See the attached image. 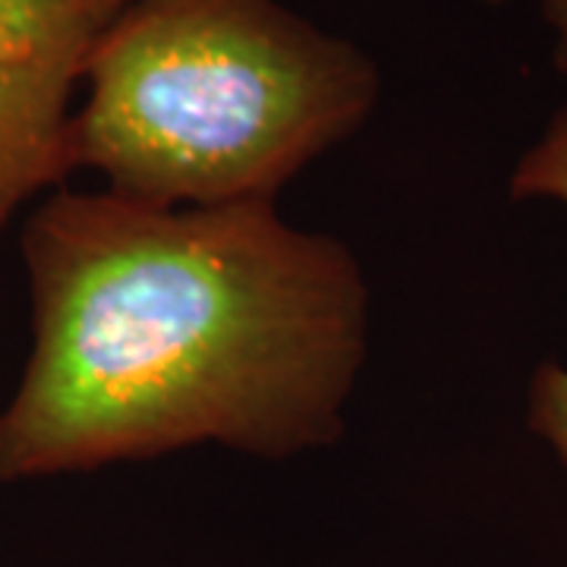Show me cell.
Wrapping results in <instances>:
<instances>
[{"label":"cell","mask_w":567,"mask_h":567,"mask_svg":"<svg viewBox=\"0 0 567 567\" xmlns=\"http://www.w3.org/2000/svg\"><path fill=\"white\" fill-rule=\"evenodd\" d=\"M32 350L0 410V480L224 445L265 461L344 435L369 284L275 203L155 208L61 189L22 230Z\"/></svg>","instance_id":"1"},{"label":"cell","mask_w":567,"mask_h":567,"mask_svg":"<svg viewBox=\"0 0 567 567\" xmlns=\"http://www.w3.org/2000/svg\"><path fill=\"white\" fill-rule=\"evenodd\" d=\"M73 171L155 208L275 203L382 95L360 44L281 0H126L85 70Z\"/></svg>","instance_id":"2"},{"label":"cell","mask_w":567,"mask_h":567,"mask_svg":"<svg viewBox=\"0 0 567 567\" xmlns=\"http://www.w3.org/2000/svg\"><path fill=\"white\" fill-rule=\"evenodd\" d=\"M123 3L0 0V234L20 205L73 174V95Z\"/></svg>","instance_id":"3"},{"label":"cell","mask_w":567,"mask_h":567,"mask_svg":"<svg viewBox=\"0 0 567 567\" xmlns=\"http://www.w3.org/2000/svg\"><path fill=\"white\" fill-rule=\"evenodd\" d=\"M514 199H548L567 208V107L520 155L511 174ZM529 429L567 464V365L543 363L529 382Z\"/></svg>","instance_id":"4"},{"label":"cell","mask_w":567,"mask_h":567,"mask_svg":"<svg viewBox=\"0 0 567 567\" xmlns=\"http://www.w3.org/2000/svg\"><path fill=\"white\" fill-rule=\"evenodd\" d=\"M546 22L551 35V63L558 73H567V0H529Z\"/></svg>","instance_id":"5"}]
</instances>
